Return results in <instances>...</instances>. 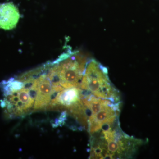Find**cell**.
Wrapping results in <instances>:
<instances>
[{
  "label": "cell",
  "instance_id": "cell-7",
  "mask_svg": "<svg viewBox=\"0 0 159 159\" xmlns=\"http://www.w3.org/2000/svg\"><path fill=\"white\" fill-rule=\"evenodd\" d=\"M84 94L80 88L64 89L52 99L47 110H64L69 115L78 114L84 107Z\"/></svg>",
  "mask_w": 159,
  "mask_h": 159
},
{
  "label": "cell",
  "instance_id": "cell-1",
  "mask_svg": "<svg viewBox=\"0 0 159 159\" xmlns=\"http://www.w3.org/2000/svg\"><path fill=\"white\" fill-rule=\"evenodd\" d=\"M90 136L91 159L131 158L144 143L124 133L119 120Z\"/></svg>",
  "mask_w": 159,
  "mask_h": 159
},
{
  "label": "cell",
  "instance_id": "cell-5",
  "mask_svg": "<svg viewBox=\"0 0 159 159\" xmlns=\"http://www.w3.org/2000/svg\"><path fill=\"white\" fill-rule=\"evenodd\" d=\"M83 101L88 115L87 129L90 134L119 120L121 102L98 98L84 91Z\"/></svg>",
  "mask_w": 159,
  "mask_h": 159
},
{
  "label": "cell",
  "instance_id": "cell-3",
  "mask_svg": "<svg viewBox=\"0 0 159 159\" xmlns=\"http://www.w3.org/2000/svg\"><path fill=\"white\" fill-rule=\"evenodd\" d=\"M88 60L78 51L67 49L49 63L53 82L64 89L80 87Z\"/></svg>",
  "mask_w": 159,
  "mask_h": 159
},
{
  "label": "cell",
  "instance_id": "cell-2",
  "mask_svg": "<svg viewBox=\"0 0 159 159\" xmlns=\"http://www.w3.org/2000/svg\"><path fill=\"white\" fill-rule=\"evenodd\" d=\"M33 70L11 78L8 86L2 89L4 98L0 101L7 118L24 117L33 111L37 79Z\"/></svg>",
  "mask_w": 159,
  "mask_h": 159
},
{
  "label": "cell",
  "instance_id": "cell-8",
  "mask_svg": "<svg viewBox=\"0 0 159 159\" xmlns=\"http://www.w3.org/2000/svg\"><path fill=\"white\" fill-rule=\"evenodd\" d=\"M20 18L19 9L13 3H0V29L5 30L15 29Z\"/></svg>",
  "mask_w": 159,
  "mask_h": 159
},
{
  "label": "cell",
  "instance_id": "cell-6",
  "mask_svg": "<svg viewBox=\"0 0 159 159\" xmlns=\"http://www.w3.org/2000/svg\"><path fill=\"white\" fill-rule=\"evenodd\" d=\"M34 70L37 85L33 111L45 110L56 94L64 89L53 84L48 74L46 64Z\"/></svg>",
  "mask_w": 159,
  "mask_h": 159
},
{
  "label": "cell",
  "instance_id": "cell-4",
  "mask_svg": "<svg viewBox=\"0 0 159 159\" xmlns=\"http://www.w3.org/2000/svg\"><path fill=\"white\" fill-rule=\"evenodd\" d=\"M80 88L98 98L120 102L119 91L111 82L107 69L95 59L88 61Z\"/></svg>",
  "mask_w": 159,
  "mask_h": 159
}]
</instances>
